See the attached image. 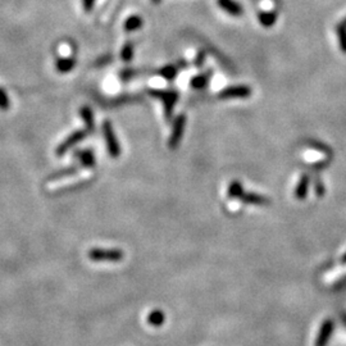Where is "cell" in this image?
Returning a JSON list of instances; mask_svg holds the SVG:
<instances>
[{
  "mask_svg": "<svg viewBox=\"0 0 346 346\" xmlns=\"http://www.w3.org/2000/svg\"><path fill=\"white\" fill-rule=\"evenodd\" d=\"M149 94L152 96L157 97V99L162 100L164 107V114H166V118L169 119L172 117V112L175 108L176 103L178 100V92L176 90H157L152 89L149 90Z\"/></svg>",
  "mask_w": 346,
  "mask_h": 346,
  "instance_id": "cell-1",
  "label": "cell"
},
{
  "mask_svg": "<svg viewBox=\"0 0 346 346\" xmlns=\"http://www.w3.org/2000/svg\"><path fill=\"white\" fill-rule=\"evenodd\" d=\"M103 133H104V137H106L107 147H108L111 157L112 158H118L119 154H121V147H119V142L117 140L116 133H114L112 123L109 121H106L104 125H103Z\"/></svg>",
  "mask_w": 346,
  "mask_h": 346,
  "instance_id": "cell-2",
  "label": "cell"
},
{
  "mask_svg": "<svg viewBox=\"0 0 346 346\" xmlns=\"http://www.w3.org/2000/svg\"><path fill=\"white\" fill-rule=\"evenodd\" d=\"M252 95V89L246 85H235L228 86L226 89L221 90L218 96L221 99H246Z\"/></svg>",
  "mask_w": 346,
  "mask_h": 346,
  "instance_id": "cell-3",
  "label": "cell"
},
{
  "mask_svg": "<svg viewBox=\"0 0 346 346\" xmlns=\"http://www.w3.org/2000/svg\"><path fill=\"white\" fill-rule=\"evenodd\" d=\"M186 126V116L185 114H180L177 118L175 119V123L172 126V133L168 138V146L171 149H176L180 144L181 138L183 136V131H185Z\"/></svg>",
  "mask_w": 346,
  "mask_h": 346,
  "instance_id": "cell-4",
  "label": "cell"
},
{
  "mask_svg": "<svg viewBox=\"0 0 346 346\" xmlns=\"http://www.w3.org/2000/svg\"><path fill=\"white\" fill-rule=\"evenodd\" d=\"M89 258L95 262H118L122 261L123 253L121 250L92 249L89 252Z\"/></svg>",
  "mask_w": 346,
  "mask_h": 346,
  "instance_id": "cell-5",
  "label": "cell"
},
{
  "mask_svg": "<svg viewBox=\"0 0 346 346\" xmlns=\"http://www.w3.org/2000/svg\"><path fill=\"white\" fill-rule=\"evenodd\" d=\"M86 136V132L85 131H76V132H73L72 135H69L68 137L64 140L63 142H62L61 145H59L58 147H57V150H56V153L58 155H63L64 153L67 152V150H69L72 146H75L77 142H80L81 140H82L83 137Z\"/></svg>",
  "mask_w": 346,
  "mask_h": 346,
  "instance_id": "cell-6",
  "label": "cell"
},
{
  "mask_svg": "<svg viewBox=\"0 0 346 346\" xmlns=\"http://www.w3.org/2000/svg\"><path fill=\"white\" fill-rule=\"evenodd\" d=\"M219 8L232 17H240L244 14V7L236 0H217Z\"/></svg>",
  "mask_w": 346,
  "mask_h": 346,
  "instance_id": "cell-7",
  "label": "cell"
},
{
  "mask_svg": "<svg viewBox=\"0 0 346 346\" xmlns=\"http://www.w3.org/2000/svg\"><path fill=\"white\" fill-rule=\"evenodd\" d=\"M212 76H213V71H212V69H208V71H205V72H203V73H200V75L192 77L191 81H190V85H191L192 89H195V90L204 89V87H207L209 81H211Z\"/></svg>",
  "mask_w": 346,
  "mask_h": 346,
  "instance_id": "cell-8",
  "label": "cell"
},
{
  "mask_svg": "<svg viewBox=\"0 0 346 346\" xmlns=\"http://www.w3.org/2000/svg\"><path fill=\"white\" fill-rule=\"evenodd\" d=\"M332 328H333L332 321L327 319V321L324 322L323 324H322L321 331H319V333H318V338H317L316 346H324L326 345L327 341H328V337H330L331 332H332Z\"/></svg>",
  "mask_w": 346,
  "mask_h": 346,
  "instance_id": "cell-9",
  "label": "cell"
},
{
  "mask_svg": "<svg viewBox=\"0 0 346 346\" xmlns=\"http://www.w3.org/2000/svg\"><path fill=\"white\" fill-rule=\"evenodd\" d=\"M258 20L263 27L269 28L272 26H274L277 21V13L274 11H266V12H259L258 13Z\"/></svg>",
  "mask_w": 346,
  "mask_h": 346,
  "instance_id": "cell-10",
  "label": "cell"
},
{
  "mask_svg": "<svg viewBox=\"0 0 346 346\" xmlns=\"http://www.w3.org/2000/svg\"><path fill=\"white\" fill-rule=\"evenodd\" d=\"M76 67V61L71 57H66V58H61L57 61L56 68L59 73H68L71 72Z\"/></svg>",
  "mask_w": 346,
  "mask_h": 346,
  "instance_id": "cell-11",
  "label": "cell"
},
{
  "mask_svg": "<svg viewBox=\"0 0 346 346\" xmlns=\"http://www.w3.org/2000/svg\"><path fill=\"white\" fill-rule=\"evenodd\" d=\"M144 22H142V18L140 16H131L128 17L127 20L125 21V28L126 32H133V31H137L142 27Z\"/></svg>",
  "mask_w": 346,
  "mask_h": 346,
  "instance_id": "cell-12",
  "label": "cell"
},
{
  "mask_svg": "<svg viewBox=\"0 0 346 346\" xmlns=\"http://www.w3.org/2000/svg\"><path fill=\"white\" fill-rule=\"evenodd\" d=\"M80 113L87 130L91 131L94 128V114H92V111L89 107H83V108H81Z\"/></svg>",
  "mask_w": 346,
  "mask_h": 346,
  "instance_id": "cell-13",
  "label": "cell"
},
{
  "mask_svg": "<svg viewBox=\"0 0 346 346\" xmlns=\"http://www.w3.org/2000/svg\"><path fill=\"white\" fill-rule=\"evenodd\" d=\"M337 37H338V44H340V49L343 54H346V25L343 22L338 23L337 27Z\"/></svg>",
  "mask_w": 346,
  "mask_h": 346,
  "instance_id": "cell-14",
  "label": "cell"
},
{
  "mask_svg": "<svg viewBox=\"0 0 346 346\" xmlns=\"http://www.w3.org/2000/svg\"><path fill=\"white\" fill-rule=\"evenodd\" d=\"M178 73V69L176 66H172V64H168V66H164L163 68L159 71V75L162 76L163 78H166V80L168 81H172L173 78L177 76Z\"/></svg>",
  "mask_w": 346,
  "mask_h": 346,
  "instance_id": "cell-15",
  "label": "cell"
},
{
  "mask_svg": "<svg viewBox=\"0 0 346 346\" xmlns=\"http://www.w3.org/2000/svg\"><path fill=\"white\" fill-rule=\"evenodd\" d=\"M147 322L154 327L162 326L164 322L163 312H162V310H154V312H152V313L147 316Z\"/></svg>",
  "mask_w": 346,
  "mask_h": 346,
  "instance_id": "cell-16",
  "label": "cell"
},
{
  "mask_svg": "<svg viewBox=\"0 0 346 346\" xmlns=\"http://www.w3.org/2000/svg\"><path fill=\"white\" fill-rule=\"evenodd\" d=\"M242 199H244V202L248 203V204L261 205V204H267V203H268V199H266L264 196L258 195V194H246L242 196Z\"/></svg>",
  "mask_w": 346,
  "mask_h": 346,
  "instance_id": "cell-17",
  "label": "cell"
},
{
  "mask_svg": "<svg viewBox=\"0 0 346 346\" xmlns=\"http://www.w3.org/2000/svg\"><path fill=\"white\" fill-rule=\"evenodd\" d=\"M308 190V177L307 176H303L302 180L298 183V187L295 190V195H296L298 199H304L305 195H307Z\"/></svg>",
  "mask_w": 346,
  "mask_h": 346,
  "instance_id": "cell-18",
  "label": "cell"
},
{
  "mask_svg": "<svg viewBox=\"0 0 346 346\" xmlns=\"http://www.w3.org/2000/svg\"><path fill=\"white\" fill-rule=\"evenodd\" d=\"M121 58H122V61H125L126 63L131 62V59L133 58V42L128 41L123 45L122 52H121Z\"/></svg>",
  "mask_w": 346,
  "mask_h": 346,
  "instance_id": "cell-19",
  "label": "cell"
},
{
  "mask_svg": "<svg viewBox=\"0 0 346 346\" xmlns=\"http://www.w3.org/2000/svg\"><path fill=\"white\" fill-rule=\"evenodd\" d=\"M244 190H242V186L237 181H233L232 183L228 187V195L232 197H242L244 196Z\"/></svg>",
  "mask_w": 346,
  "mask_h": 346,
  "instance_id": "cell-20",
  "label": "cell"
},
{
  "mask_svg": "<svg viewBox=\"0 0 346 346\" xmlns=\"http://www.w3.org/2000/svg\"><path fill=\"white\" fill-rule=\"evenodd\" d=\"M11 106V102H9V97L7 95L6 90L0 87V109L2 111H7Z\"/></svg>",
  "mask_w": 346,
  "mask_h": 346,
  "instance_id": "cell-21",
  "label": "cell"
},
{
  "mask_svg": "<svg viewBox=\"0 0 346 346\" xmlns=\"http://www.w3.org/2000/svg\"><path fill=\"white\" fill-rule=\"evenodd\" d=\"M80 158L82 161V163L85 166H92L95 163L94 155H92L91 152H82L80 153Z\"/></svg>",
  "mask_w": 346,
  "mask_h": 346,
  "instance_id": "cell-22",
  "label": "cell"
},
{
  "mask_svg": "<svg viewBox=\"0 0 346 346\" xmlns=\"http://www.w3.org/2000/svg\"><path fill=\"white\" fill-rule=\"evenodd\" d=\"M135 75H136V72L133 71V69H125V71L121 72V78H122V81H128V80H131V78H132Z\"/></svg>",
  "mask_w": 346,
  "mask_h": 346,
  "instance_id": "cell-23",
  "label": "cell"
},
{
  "mask_svg": "<svg viewBox=\"0 0 346 346\" xmlns=\"http://www.w3.org/2000/svg\"><path fill=\"white\" fill-rule=\"evenodd\" d=\"M204 59H205V53L204 52H199L196 56V59H195V66L196 67H202L203 63H204Z\"/></svg>",
  "mask_w": 346,
  "mask_h": 346,
  "instance_id": "cell-24",
  "label": "cell"
},
{
  "mask_svg": "<svg viewBox=\"0 0 346 346\" xmlns=\"http://www.w3.org/2000/svg\"><path fill=\"white\" fill-rule=\"evenodd\" d=\"M95 2L96 0H82V4H83V8H85L86 12H90L92 9V7H94Z\"/></svg>",
  "mask_w": 346,
  "mask_h": 346,
  "instance_id": "cell-25",
  "label": "cell"
},
{
  "mask_svg": "<svg viewBox=\"0 0 346 346\" xmlns=\"http://www.w3.org/2000/svg\"><path fill=\"white\" fill-rule=\"evenodd\" d=\"M161 2H162V0H153V3H154V4H159V3H161Z\"/></svg>",
  "mask_w": 346,
  "mask_h": 346,
  "instance_id": "cell-26",
  "label": "cell"
},
{
  "mask_svg": "<svg viewBox=\"0 0 346 346\" xmlns=\"http://www.w3.org/2000/svg\"><path fill=\"white\" fill-rule=\"evenodd\" d=\"M342 22H343V23H345V25H346V18H345V20H343V21H342Z\"/></svg>",
  "mask_w": 346,
  "mask_h": 346,
  "instance_id": "cell-27",
  "label": "cell"
},
{
  "mask_svg": "<svg viewBox=\"0 0 346 346\" xmlns=\"http://www.w3.org/2000/svg\"><path fill=\"white\" fill-rule=\"evenodd\" d=\"M343 261H345V262H346V255H345V258H343Z\"/></svg>",
  "mask_w": 346,
  "mask_h": 346,
  "instance_id": "cell-28",
  "label": "cell"
}]
</instances>
